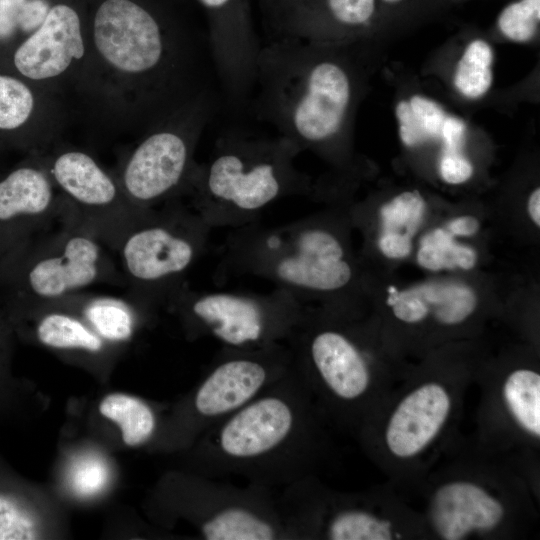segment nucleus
Segmentation results:
<instances>
[{"mask_svg": "<svg viewBox=\"0 0 540 540\" xmlns=\"http://www.w3.org/2000/svg\"><path fill=\"white\" fill-rule=\"evenodd\" d=\"M99 411L118 424L122 439L128 446L145 443L156 429V418L150 406L133 396L109 394L100 403Z\"/></svg>", "mask_w": 540, "mask_h": 540, "instance_id": "nucleus-23", "label": "nucleus"}, {"mask_svg": "<svg viewBox=\"0 0 540 540\" xmlns=\"http://www.w3.org/2000/svg\"><path fill=\"white\" fill-rule=\"evenodd\" d=\"M300 152L280 135L228 133L217 139L207 161L195 163L182 198L212 229L255 223L274 202L309 190L296 166Z\"/></svg>", "mask_w": 540, "mask_h": 540, "instance_id": "nucleus-4", "label": "nucleus"}, {"mask_svg": "<svg viewBox=\"0 0 540 540\" xmlns=\"http://www.w3.org/2000/svg\"><path fill=\"white\" fill-rule=\"evenodd\" d=\"M330 47L271 39L257 58L258 114L301 151L335 142L354 102L353 74L342 59L329 54Z\"/></svg>", "mask_w": 540, "mask_h": 540, "instance_id": "nucleus-3", "label": "nucleus"}, {"mask_svg": "<svg viewBox=\"0 0 540 540\" xmlns=\"http://www.w3.org/2000/svg\"><path fill=\"white\" fill-rule=\"evenodd\" d=\"M504 516L503 503L473 482H448L432 498V525L441 539L461 540L472 533L491 531Z\"/></svg>", "mask_w": 540, "mask_h": 540, "instance_id": "nucleus-19", "label": "nucleus"}, {"mask_svg": "<svg viewBox=\"0 0 540 540\" xmlns=\"http://www.w3.org/2000/svg\"><path fill=\"white\" fill-rule=\"evenodd\" d=\"M318 453L313 395L295 368L199 436L200 475L283 488L310 476Z\"/></svg>", "mask_w": 540, "mask_h": 540, "instance_id": "nucleus-2", "label": "nucleus"}, {"mask_svg": "<svg viewBox=\"0 0 540 540\" xmlns=\"http://www.w3.org/2000/svg\"><path fill=\"white\" fill-rule=\"evenodd\" d=\"M504 402L514 420L534 437L540 436V375L530 369L512 371L503 384Z\"/></svg>", "mask_w": 540, "mask_h": 540, "instance_id": "nucleus-24", "label": "nucleus"}, {"mask_svg": "<svg viewBox=\"0 0 540 540\" xmlns=\"http://www.w3.org/2000/svg\"><path fill=\"white\" fill-rule=\"evenodd\" d=\"M292 365L286 342L253 349L223 347L189 400V436L198 438L239 410L283 377Z\"/></svg>", "mask_w": 540, "mask_h": 540, "instance_id": "nucleus-11", "label": "nucleus"}, {"mask_svg": "<svg viewBox=\"0 0 540 540\" xmlns=\"http://www.w3.org/2000/svg\"><path fill=\"white\" fill-rule=\"evenodd\" d=\"M108 476V466L99 456L83 455L72 463L68 482L75 494L89 497L99 493L106 486Z\"/></svg>", "mask_w": 540, "mask_h": 540, "instance_id": "nucleus-30", "label": "nucleus"}, {"mask_svg": "<svg viewBox=\"0 0 540 540\" xmlns=\"http://www.w3.org/2000/svg\"><path fill=\"white\" fill-rule=\"evenodd\" d=\"M214 102L206 95L143 133L114 173L134 205L152 209L183 197Z\"/></svg>", "mask_w": 540, "mask_h": 540, "instance_id": "nucleus-9", "label": "nucleus"}, {"mask_svg": "<svg viewBox=\"0 0 540 540\" xmlns=\"http://www.w3.org/2000/svg\"><path fill=\"white\" fill-rule=\"evenodd\" d=\"M211 230L182 197L154 208L117 250L128 299L140 308L167 306L206 252Z\"/></svg>", "mask_w": 540, "mask_h": 540, "instance_id": "nucleus-7", "label": "nucleus"}, {"mask_svg": "<svg viewBox=\"0 0 540 540\" xmlns=\"http://www.w3.org/2000/svg\"><path fill=\"white\" fill-rule=\"evenodd\" d=\"M86 52V33L77 10L58 3L38 29L0 51V69L56 94L69 84L77 87Z\"/></svg>", "mask_w": 540, "mask_h": 540, "instance_id": "nucleus-13", "label": "nucleus"}, {"mask_svg": "<svg viewBox=\"0 0 540 540\" xmlns=\"http://www.w3.org/2000/svg\"><path fill=\"white\" fill-rule=\"evenodd\" d=\"M417 261L432 271L455 267L469 270L476 263V253L472 248L455 242L448 230L435 229L422 238Z\"/></svg>", "mask_w": 540, "mask_h": 540, "instance_id": "nucleus-27", "label": "nucleus"}, {"mask_svg": "<svg viewBox=\"0 0 540 540\" xmlns=\"http://www.w3.org/2000/svg\"><path fill=\"white\" fill-rule=\"evenodd\" d=\"M378 246L388 258H404L411 252L412 238L393 233H381Z\"/></svg>", "mask_w": 540, "mask_h": 540, "instance_id": "nucleus-35", "label": "nucleus"}, {"mask_svg": "<svg viewBox=\"0 0 540 540\" xmlns=\"http://www.w3.org/2000/svg\"><path fill=\"white\" fill-rule=\"evenodd\" d=\"M271 39L344 46L381 22L377 0H273L265 13Z\"/></svg>", "mask_w": 540, "mask_h": 540, "instance_id": "nucleus-15", "label": "nucleus"}, {"mask_svg": "<svg viewBox=\"0 0 540 540\" xmlns=\"http://www.w3.org/2000/svg\"><path fill=\"white\" fill-rule=\"evenodd\" d=\"M273 0H261V5L263 8L264 14L269 10Z\"/></svg>", "mask_w": 540, "mask_h": 540, "instance_id": "nucleus-38", "label": "nucleus"}, {"mask_svg": "<svg viewBox=\"0 0 540 540\" xmlns=\"http://www.w3.org/2000/svg\"><path fill=\"white\" fill-rule=\"evenodd\" d=\"M195 336L224 348L253 349L284 343L301 321L304 305L288 292L196 291L187 284L167 305Z\"/></svg>", "mask_w": 540, "mask_h": 540, "instance_id": "nucleus-8", "label": "nucleus"}, {"mask_svg": "<svg viewBox=\"0 0 540 540\" xmlns=\"http://www.w3.org/2000/svg\"><path fill=\"white\" fill-rule=\"evenodd\" d=\"M208 20V41L214 70L227 100L245 103L253 92L261 49L249 0H198Z\"/></svg>", "mask_w": 540, "mask_h": 540, "instance_id": "nucleus-16", "label": "nucleus"}, {"mask_svg": "<svg viewBox=\"0 0 540 540\" xmlns=\"http://www.w3.org/2000/svg\"><path fill=\"white\" fill-rule=\"evenodd\" d=\"M416 289L435 319L444 325L462 323L477 305L474 291L466 285L433 282L417 286Z\"/></svg>", "mask_w": 540, "mask_h": 540, "instance_id": "nucleus-26", "label": "nucleus"}, {"mask_svg": "<svg viewBox=\"0 0 540 540\" xmlns=\"http://www.w3.org/2000/svg\"><path fill=\"white\" fill-rule=\"evenodd\" d=\"M540 0H515L506 5L498 14L496 27L503 37L526 43L539 32Z\"/></svg>", "mask_w": 540, "mask_h": 540, "instance_id": "nucleus-29", "label": "nucleus"}, {"mask_svg": "<svg viewBox=\"0 0 540 540\" xmlns=\"http://www.w3.org/2000/svg\"><path fill=\"white\" fill-rule=\"evenodd\" d=\"M35 517L13 498L0 494V540L37 538Z\"/></svg>", "mask_w": 540, "mask_h": 540, "instance_id": "nucleus-31", "label": "nucleus"}, {"mask_svg": "<svg viewBox=\"0 0 540 540\" xmlns=\"http://www.w3.org/2000/svg\"><path fill=\"white\" fill-rule=\"evenodd\" d=\"M439 174L446 183L461 184L472 176L473 166L462 151H442Z\"/></svg>", "mask_w": 540, "mask_h": 540, "instance_id": "nucleus-33", "label": "nucleus"}, {"mask_svg": "<svg viewBox=\"0 0 540 540\" xmlns=\"http://www.w3.org/2000/svg\"><path fill=\"white\" fill-rule=\"evenodd\" d=\"M77 312L109 342L126 341L133 335L137 309L131 300L76 292L56 301Z\"/></svg>", "mask_w": 540, "mask_h": 540, "instance_id": "nucleus-21", "label": "nucleus"}, {"mask_svg": "<svg viewBox=\"0 0 540 540\" xmlns=\"http://www.w3.org/2000/svg\"><path fill=\"white\" fill-rule=\"evenodd\" d=\"M55 94L0 69V148L47 151L60 132Z\"/></svg>", "mask_w": 540, "mask_h": 540, "instance_id": "nucleus-17", "label": "nucleus"}, {"mask_svg": "<svg viewBox=\"0 0 540 540\" xmlns=\"http://www.w3.org/2000/svg\"><path fill=\"white\" fill-rule=\"evenodd\" d=\"M401 141L410 148L440 140L446 111L434 100L413 95L400 100L395 108Z\"/></svg>", "mask_w": 540, "mask_h": 540, "instance_id": "nucleus-22", "label": "nucleus"}, {"mask_svg": "<svg viewBox=\"0 0 540 540\" xmlns=\"http://www.w3.org/2000/svg\"><path fill=\"white\" fill-rule=\"evenodd\" d=\"M217 268L220 277L248 275L272 282L303 305L313 296L332 295L354 279L341 237L314 218L278 226L258 222L233 229Z\"/></svg>", "mask_w": 540, "mask_h": 540, "instance_id": "nucleus-5", "label": "nucleus"}, {"mask_svg": "<svg viewBox=\"0 0 540 540\" xmlns=\"http://www.w3.org/2000/svg\"><path fill=\"white\" fill-rule=\"evenodd\" d=\"M382 21L418 13L436 0H377Z\"/></svg>", "mask_w": 540, "mask_h": 540, "instance_id": "nucleus-34", "label": "nucleus"}, {"mask_svg": "<svg viewBox=\"0 0 540 540\" xmlns=\"http://www.w3.org/2000/svg\"><path fill=\"white\" fill-rule=\"evenodd\" d=\"M200 43L135 0H104L77 89L113 119L152 129L212 94Z\"/></svg>", "mask_w": 540, "mask_h": 540, "instance_id": "nucleus-1", "label": "nucleus"}, {"mask_svg": "<svg viewBox=\"0 0 540 540\" xmlns=\"http://www.w3.org/2000/svg\"><path fill=\"white\" fill-rule=\"evenodd\" d=\"M387 304L398 320L408 324L419 323L430 313L428 305L416 287L400 292L391 288Z\"/></svg>", "mask_w": 540, "mask_h": 540, "instance_id": "nucleus-32", "label": "nucleus"}, {"mask_svg": "<svg viewBox=\"0 0 540 540\" xmlns=\"http://www.w3.org/2000/svg\"><path fill=\"white\" fill-rule=\"evenodd\" d=\"M107 249L79 225L61 220L55 231L37 235L0 263V305L22 314L96 284L123 286Z\"/></svg>", "mask_w": 540, "mask_h": 540, "instance_id": "nucleus-6", "label": "nucleus"}, {"mask_svg": "<svg viewBox=\"0 0 540 540\" xmlns=\"http://www.w3.org/2000/svg\"><path fill=\"white\" fill-rule=\"evenodd\" d=\"M527 210L530 218L536 226L540 225V189L536 188L532 191L528 198Z\"/></svg>", "mask_w": 540, "mask_h": 540, "instance_id": "nucleus-37", "label": "nucleus"}, {"mask_svg": "<svg viewBox=\"0 0 540 540\" xmlns=\"http://www.w3.org/2000/svg\"><path fill=\"white\" fill-rule=\"evenodd\" d=\"M24 314L36 316V338L47 347L91 354L102 353L105 349L106 339L77 312L60 302H53Z\"/></svg>", "mask_w": 540, "mask_h": 540, "instance_id": "nucleus-20", "label": "nucleus"}, {"mask_svg": "<svg viewBox=\"0 0 540 540\" xmlns=\"http://www.w3.org/2000/svg\"><path fill=\"white\" fill-rule=\"evenodd\" d=\"M293 364L312 395L349 407L368 394L372 376L355 341L344 331L317 323L307 310L286 341Z\"/></svg>", "mask_w": 540, "mask_h": 540, "instance_id": "nucleus-12", "label": "nucleus"}, {"mask_svg": "<svg viewBox=\"0 0 540 540\" xmlns=\"http://www.w3.org/2000/svg\"><path fill=\"white\" fill-rule=\"evenodd\" d=\"M48 172L62 195L69 220L117 251L127 234L154 209L134 205L114 173L91 154L72 147L42 152Z\"/></svg>", "mask_w": 540, "mask_h": 540, "instance_id": "nucleus-10", "label": "nucleus"}, {"mask_svg": "<svg viewBox=\"0 0 540 540\" xmlns=\"http://www.w3.org/2000/svg\"><path fill=\"white\" fill-rule=\"evenodd\" d=\"M425 211V201L417 191H406L395 196L380 209L382 233L405 235L417 232Z\"/></svg>", "mask_w": 540, "mask_h": 540, "instance_id": "nucleus-28", "label": "nucleus"}, {"mask_svg": "<svg viewBox=\"0 0 540 540\" xmlns=\"http://www.w3.org/2000/svg\"><path fill=\"white\" fill-rule=\"evenodd\" d=\"M493 57V50L484 39L469 42L456 64L453 77L454 86L462 96L478 99L489 91L493 81Z\"/></svg>", "mask_w": 540, "mask_h": 540, "instance_id": "nucleus-25", "label": "nucleus"}, {"mask_svg": "<svg viewBox=\"0 0 540 540\" xmlns=\"http://www.w3.org/2000/svg\"><path fill=\"white\" fill-rule=\"evenodd\" d=\"M63 198L42 153L0 175V263L37 235L60 222Z\"/></svg>", "mask_w": 540, "mask_h": 540, "instance_id": "nucleus-14", "label": "nucleus"}, {"mask_svg": "<svg viewBox=\"0 0 540 540\" xmlns=\"http://www.w3.org/2000/svg\"><path fill=\"white\" fill-rule=\"evenodd\" d=\"M450 409L451 398L443 385L428 382L413 389L388 420L385 443L389 452L398 458L421 453L439 434Z\"/></svg>", "mask_w": 540, "mask_h": 540, "instance_id": "nucleus-18", "label": "nucleus"}, {"mask_svg": "<svg viewBox=\"0 0 540 540\" xmlns=\"http://www.w3.org/2000/svg\"><path fill=\"white\" fill-rule=\"evenodd\" d=\"M479 221L473 216H460L448 224V232L456 236H472L479 230Z\"/></svg>", "mask_w": 540, "mask_h": 540, "instance_id": "nucleus-36", "label": "nucleus"}]
</instances>
